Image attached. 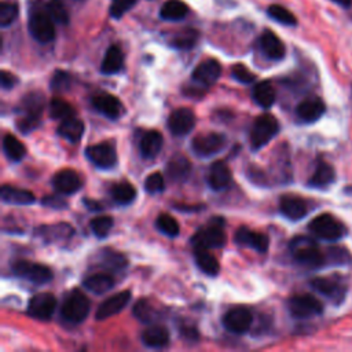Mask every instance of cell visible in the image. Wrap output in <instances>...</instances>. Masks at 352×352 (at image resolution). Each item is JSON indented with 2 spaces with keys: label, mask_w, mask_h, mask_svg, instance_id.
<instances>
[{
  "label": "cell",
  "mask_w": 352,
  "mask_h": 352,
  "mask_svg": "<svg viewBox=\"0 0 352 352\" xmlns=\"http://www.w3.org/2000/svg\"><path fill=\"white\" fill-rule=\"evenodd\" d=\"M44 110V96L40 92H29L21 100L19 113L21 117L16 120V128L28 133L36 129L40 124L41 113Z\"/></svg>",
  "instance_id": "6da1fadb"
},
{
  "label": "cell",
  "mask_w": 352,
  "mask_h": 352,
  "mask_svg": "<svg viewBox=\"0 0 352 352\" xmlns=\"http://www.w3.org/2000/svg\"><path fill=\"white\" fill-rule=\"evenodd\" d=\"M290 252L296 261L316 268L324 263V254L318 243L308 236H296L290 242Z\"/></svg>",
  "instance_id": "7a4b0ae2"
},
{
  "label": "cell",
  "mask_w": 352,
  "mask_h": 352,
  "mask_svg": "<svg viewBox=\"0 0 352 352\" xmlns=\"http://www.w3.org/2000/svg\"><path fill=\"white\" fill-rule=\"evenodd\" d=\"M191 242L195 248H202V249L223 246L226 243V231H224L223 219L214 217L213 220H210V223L201 227L191 238Z\"/></svg>",
  "instance_id": "3957f363"
},
{
  "label": "cell",
  "mask_w": 352,
  "mask_h": 352,
  "mask_svg": "<svg viewBox=\"0 0 352 352\" xmlns=\"http://www.w3.org/2000/svg\"><path fill=\"white\" fill-rule=\"evenodd\" d=\"M311 232L324 241H338L346 234L345 226L329 213H322L314 217L308 226Z\"/></svg>",
  "instance_id": "277c9868"
},
{
  "label": "cell",
  "mask_w": 352,
  "mask_h": 352,
  "mask_svg": "<svg viewBox=\"0 0 352 352\" xmlns=\"http://www.w3.org/2000/svg\"><path fill=\"white\" fill-rule=\"evenodd\" d=\"M279 131L278 120L271 114H261L256 118L252 132L250 144L253 150H260L264 147Z\"/></svg>",
  "instance_id": "5b68a950"
},
{
  "label": "cell",
  "mask_w": 352,
  "mask_h": 352,
  "mask_svg": "<svg viewBox=\"0 0 352 352\" xmlns=\"http://www.w3.org/2000/svg\"><path fill=\"white\" fill-rule=\"evenodd\" d=\"M89 312V300L88 297L78 289L72 290L62 305L60 314L63 319L72 323L82 322Z\"/></svg>",
  "instance_id": "8992f818"
},
{
  "label": "cell",
  "mask_w": 352,
  "mask_h": 352,
  "mask_svg": "<svg viewBox=\"0 0 352 352\" xmlns=\"http://www.w3.org/2000/svg\"><path fill=\"white\" fill-rule=\"evenodd\" d=\"M28 26L33 38L37 40L38 43L45 44L52 41L55 37L54 19L50 16L47 11L34 10L33 12H30Z\"/></svg>",
  "instance_id": "52a82bcc"
},
{
  "label": "cell",
  "mask_w": 352,
  "mask_h": 352,
  "mask_svg": "<svg viewBox=\"0 0 352 352\" xmlns=\"http://www.w3.org/2000/svg\"><path fill=\"white\" fill-rule=\"evenodd\" d=\"M289 312L293 318L307 319L323 312L322 302L311 294H296L287 301Z\"/></svg>",
  "instance_id": "ba28073f"
},
{
  "label": "cell",
  "mask_w": 352,
  "mask_h": 352,
  "mask_svg": "<svg viewBox=\"0 0 352 352\" xmlns=\"http://www.w3.org/2000/svg\"><path fill=\"white\" fill-rule=\"evenodd\" d=\"M12 271L15 275L33 283H47L52 279V271L47 265L26 260L15 261L12 264Z\"/></svg>",
  "instance_id": "9c48e42d"
},
{
  "label": "cell",
  "mask_w": 352,
  "mask_h": 352,
  "mask_svg": "<svg viewBox=\"0 0 352 352\" xmlns=\"http://www.w3.org/2000/svg\"><path fill=\"white\" fill-rule=\"evenodd\" d=\"M226 143H227V140H226L224 135L217 133V132H206V133H201V135L195 136L192 139L191 147L197 155L209 157V155H213V154L219 153L220 150H223Z\"/></svg>",
  "instance_id": "30bf717a"
},
{
  "label": "cell",
  "mask_w": 352,
  "mask_h": 352,
  "mask_svg": "<svg viewBox=\"0 0 352 352\" xmlns=\"http://www.w3.org/2000/svg\"><path fill=\"white\" fill-rule=\"evenodd\" d=\"M87 158L95 164L98 168L109 169L117 162V153L114 144L110 142H103L99 144L88 146L85 150Z\"/></svg>",
  "instance_id": "8fae6325"
},
{
  "label": "cell",
  "mask_w": 352,
  "mask_h": 352,
  "mask_svg": "<svg viewBox=\"0 0 352 352\" xmlns=\"http://www.w3.org/2000/svg\"><path fill=\"white\" fill-rule=\"evenodd\" d=\"M56 298L51 293H40L30 298L28 314L38 320H50L55 312Z\"/></svg>",
  "instance_id": "7c38bea8"
},
{
  "label": "cell",
  "mask_w": 352,
  "mask_h": 352,
  "mask_svg": "<svg viewBox=\"0 0 352 352\" xmlns=\"http://www.w3.org/2000/svg\"><path fill=\"white\" fill-rule=\"evenodd\" d=\"M253 322V316L248 308L236 307L230 309L223 316V324L224 327L235 334H243L246 333Z\"/></svg>",
  "instance_id": "4fadbf2b"
},
{
  "label": "cell",
  "mask_w": 352,
  "mask_h": 352,
  "mask_svg": "<svg viewBox=\"0 0 352 352\" xmlns=\"http://www.w3.org/2000/svg\"><path fill=\"white\" fill-rule=\"evenodd\" d=\"M195 125V114L191 109L180 107L170 113L168 118V128L173 135H187Z\"/></svg>",
  "instance_id": "5bb4252c"
},
{
  "label": "cell",
  "mask_w": 352,
  "mask_h": 352,
  "mask_svg": "<svg viewBox=\"0 0 352 352\" xmlns=\"http://www.w3.org/2000/svg\"><path fill=\"white\" fill-rule=\"evenodd\" d=\"M129 300H131L129 290H122V292H118V293L110 296L102 304H99L95 318L98 320H104L110 316L117 315L118 312H121L124 309V307L129 302Z\"/></svg>",
  "instance_id": "9a60e30c"
},
{
  "label": "cell",
  "mask_w": 352,
  "mask_h": 352,
  "mask_svg": "<svg viewBox=\"0 0 352 352\" xmlns=\"http://www.w3.org/2000/svg\"><path fill=\"white\" fill-rule=\"evenodd\" d=\"M92 104L99 113H102L104 117H107L110 120L120 118L124 111L122 103L114 95L107 94V92L96 94L92 98Z\"/></svg>",
  "instance_id": "2e32d148"
},
{
  "label": "cell",
  "mask_w": 352,
  "mask_h": 352,
  "mask_svg": "<svg viewBox=\"0 0 352 352\" xmlns=\"http://www.w3.org/2000/svg\"><path fill=\"white\" fill-rule=\"evenodd\" d=\"M234 239L238 245L252 248L260 253H265L268 250V245H270L268 236L265 234L252 231L248 227H239L235 232Z\"/></svg>",
  "instance_id": "e0dca14e"
},
{
  "label": "cell",
  "mask_w": 352,
  "mask_h": 352,
  "mask_svg": "<svg viewBox=\"0 0 352 352\" xmlns=\"http://www.w3.org/2000/svg\"><path fill=\"white\" fill-rule=\"evenodd\" d=\"M312 287L333 302H341L345 296V286L336 278H314Z\"/></svg>",
  "instance_id": "ac0fdd59"
},
{
  "label": "cell",
  "mask_w": 352,
  "mask_h": 352,
  "mask_svg": "<svg viewBox=\"0 0 352 352\" xmlns=\"http://www.w3.org/2000/svg\"><path fill=\"white\" fill-rule=\"evenodd\" d=\"M221 74V66L216 59L201 62L192 72V80L204 87H209L217 81Z\"/></svg>",
  "instance_id": "d6986e66"
},
{
  "label": "cell",
  "mask_w": 352,
  "mask_h": 352,
  "mask_svg": "<svg viewBox=\"0 0 352 352\" xmlns=\"http://www.w3.org/2000/svg\"><path fill=\"white\" fill-rule=\"evenodd\" d=\"M52 184L59 192L69 195L77 192L81 188L82 180L80 175L73 169H62L54 175Z\"/></svg>",
  "instance_id": "ffe728a7"
},
{
  "label": "cell",
  "mask_w": 352,
  "mask_h": 352,
  "mask_svg": "<svg viewBox=\"0 0 352 352\" xmlns=\"http://www.w3.org/2000/svg\"><path fill=\"white\" fill-rule=\"evenodd\" d=\"M260 47L267 58L279 60L285 56V45L282 40L270 29H265L260 36Z\"/></svg>",
  "instance_id": "44dd1931"
},
{
  "label": "cell",
  "mask_w": 352,
  "mask_h": 352,
  "mask_svg": "<svg viewBox=\"0 0 352 352\" xmlns=\"http://www.w3.org/2000/svg\"><path fill=\"white\" fill-rule=\"evenodd\" d=\"M324 103L319 98H308L298 103L296 113L297 117L305 122H314L319 120L324 113Z\"/></svg>",
  "instance_id": "7402d4cb"
},
{
  "label": "cell",
  "mask_w": 352,
  "mask_h": 352,
  "mask_svg": "<svg viewBox=\"0 0 352 352\" xmlns=\"http://www.w3.org/2000/svg\"><path fill=\"white\" fill-rule=\"evenodd\" d=\"M279 209L282 214L290 220H300L308 212L305 201L294 195H283L279 202Z\"/></svg>",
  "instance_id": "603a6c76"
},
{
  "label": "cell",
  "mask_w": 352,
  "mask_h": 352,
  "mask_svg": "<svg viewBox=\"0 0 352 352\" xmlns=\"http://www.w3.org/2000/svg\"><path fill=\"white\" fill-rule=\"evenodd\" d=\"M231 182V170L223 161H216L212 164L208 173V184L219 191L226 188Z\"/></svg>",
  "instance_id": "cb8c5ba5"
},
{
  "label": "cell",
  "mask_w": 352,
  "mask_h": 352,
  "mask_svg": "<svg viewBox=\"0 0 352 352\" xmlns=\"http://www.w3.org/2000/svg\"><path fill=\"white\" fill-rule=\"evenodd\" d=\"M1 201L11 205H30L34 202V194L29 190L18 188L14 186H3L0 190Z\"/></svg>",
  "instance_id": "d4e9b609"
},
{
  "label": "cell",
  "mask_w": 352,
  "mask_h": 352,
  "mask_svg": "<svg viewBox=\"0 0 352 352\" xmlns=\"http://www.w3.org/2000/svg\"><path fill=\"white\" fill-rule=\"evenodd\" d=\"M142 341L148 348H165L169 344V331L164 326L153 324L143 331Z\"/></svg>",
  "instance_id": "484cf974"
},
{
  "label": "cell",
  "mask_w": 352,
  "mask_h": 352,
  "mask_svg": "<svg viewBox=\"0 0 352 352\" xmlns=\"http://www.w3.org/2000/svg\"><path fill=\"white\" fill-rule=\"evenodd\" d=\"M124 66V54L118 45H110L104 54L100 65V72L103 74H116Z\"/></svg>",
  "instance_id": "4316f807"
},
{
  "label": "cell",
  "mask_w": 352,
  "mask_h": 352,
  "mask_svg": "<svg viewBox=\"0 0 352 352\" xmlns=\"http://www.w3.org/2000/svg\"><path fill=\"white\" fill-rule=\"evenodd\" d=\"M164 138L158 131L146 132L139 143L140 153L144 158H154L162 148Z\"/></svg>",
  "instance_id": "83f0119b"
},
{
  "label": "cell",
  "mask_w": 352,
  "mask_h": 352,
  "mask_svg": "<svg viewBox=\"0 0 352 352\" xmlns=\"http://www.w3.org/2000/svg\"><path fill=\"white\" fill-rule=\"evenodd\" d=\"M58 133L69 140L70 143H77L84 133V124L81 120L74 118V117H69L60 121V124L58 125Z\"/></svg>",
  "instance_id": "f1b7e54d"
},
{
  "label": "cell",
  "mask_w": 352,
  "mask_h": 352,
  "mask_svg": "<svg viewBox=\"0 0 352 352\" xmlns=\"http://www.w3.org/2000/svg\"><path fill=\"white\" fill-rule=\"evenodd\" d=\"M73 234V228L66 223H58L52 226H41L36 230V235L45 241H59L67 239Z\"/></svg>",
  "instance_id": "f546056e"
},
{
  "label": "cell",
  "mask_w": 352,
  "mask_h": 352,
  "mask_svg": "<svg viewBox=\"0 0 352 352\" xmlns=\"http://www.w3.org/2000/svg\"><path fill=\"white\" fill-rule=\"evenodd\" d=\"M334 177H336V175H334L333 166L329 165L327 162L320 161L316 165V168H315V170H314V173H312V176H311V179L308 182V184L311 187L322 188V187H326V186L331 184L334 182Z\"/></svg>",
  "instance_id": "4dcf8cb0"
},
{
  "label": "cell",
  "mask_w": 352,
  "mask_h": 352,
  "mask_svg": "<svg viewBox=\"0 0 352 352\" xmlns=\"http://www.w3.org/2000/svg\"><path fill=\"white\" fill-rule=\"evenodd\" d=\"M195 263L198 268L205 272L206 275L214 276L220 271V265L217 258L209 253V249H202V248H195Z\"/></svg>",
  "instance_id": "1f68e13d"
},
{
  "label": "cell",
  "mask_w": 352,
  "mask_h": 352,
  "mask_svg": "<svg viewBox=\"0 0 352 352\" xmlns=\"http://www.w3.org/2000/svg\"><path fill=\"white\" fill-rule=\"evenodd\" d=\"M82 285L94 294H103L114 286V278L109 274H95L84 279Z\"/></svg>",
  "instance_id": "d6a6232c"
},
{
  "label": "cell",
  "mask_w": 352,
  "mask_h": 352,
  "mask_svg": "<svg viewBox=\"0 0 352 352\" xmlns=\"http://www.w3.org/2000/svg\"><path fill=\"white\" fill-rule=\"evenodd\" d=\"M275 98L276 92L270 81H260L258 84H256L253 89V99L258 106H261L263 109H268L275 103Z\"/></svg>",
  "instance_id": "836d02e7"
},
{
  "label": "cell",
  "mask_w": 352,
  "mask_h": 352,
  "mask_svg": "<svg viewBox=\"0 0 352 352\" xmlns=\"http://www.w3.org/2000/svg\"><path fill=\"white\" fill-rule=\"evenodd\" d=\"M191 172V164L190 161L183 155H175L169 162L166 168V173L172 180L180 182L188 177Z\"/></svg>",
  "instance_id": "e575fe53"
},
{
  "label": "cell",
  "mask_w": 352,
  "mask_h": 352,
  "mask_svg": "<svg viewBox=\"0 0 352 352\" xmlns=\"http://www.w3.org/2000/svg\"><path fill=\"white\" fill-rule=\"evenodd\" d=\"M3 151L7 155V158L14 162L21 161L26 154V148L23 143H21V140L11 133L4 135L3 138Z\"/></svg>",
  "instance_id": "d590c367"
},
{
  "label": "cell",
  "mask_w": 352,
  "mask_h": 352,
  "mask_svg": "<svg viewBox=\"0 0 352 352\" xmlns=\"http://www.w3.org/2000/svg\"><path fill=\"white\" fill-rule=\"evenodd\" d=\"M133 315L144 323H150L154 322L157 318H160L161 311L160 308H155L154 302L146 298L139 300L135 305H133Z\"/></svg>",
  "instance_id": "8d00e7d4"
},
{
  "label": "cell",
  "mask_w": 352,
  "mask_h": 352,
  "mask_svg": "<svg viewBox=\"0 0 352 352\" xmlns=\"http://www.w3.org/2000/svg\"><path fill=\"white\" fill-rule=\"evenodd\" d=\"M188 12L187 6L180 0H168L160 11V16L165 21H180Z\"/></svg>",
  "instance_id": "74e56055"
},
{
  "label": "cell",
  "mask_w": 352,
  "mask_h": 352,
  "mask_svg": "<svg viewBox=\"0 0 352 352\" xmlns=\"http://www.w3.org/2000/svg\"><path fill=\"white\" fill-rule=\"evenodd\" d=\"M111 195L118 205H129L136 198V190L131 183L121 182L113 187Z\"/></svg>",
  "instance_id": "f35d334b"
},
{
  "label": "cell",
  "mask_w": 352,
  "mask_h": 352,
  "mask_svg": "<svg viewBox=\"0 0 352 352\" xmlns=\"http://www.w3.org/2000/svg\"><path fill=\"white\" fill-rule=\"evenodd\" d=\"M198 38V32L195 29H184L182 32H177L172 40H170V45L179 50H190L195 45Z\"/></svg>",
  "instance_id": "ab89813d"
},
{
  "label": "cell",
  "mask_w": 352,
  "mask_h": 352,
  "mask_svg": "<svg viewBox=\"0 0 352 352\" xmlns=\"http://www.w3.org/2000/svg\"><path fill=\"white\" fill-rule=\"evenodd\" d=\"M50 116L55 120H65L69 117H74V109L70 103L63 99L54 98L50 103Z\"/></svg>",
  "instance_id": "60d3db41"
},
{
  "label": "cell",
  "mask_w": 352,
  "mask_h": 352,
  "mask_svg": "<svg viewBox=\"0 0 352 352\" xmlns=\"http://www.w3.org/2000/svg\"><path fill=\"white\" fill-rule=\"evenodd\" d=\"M155 227L158 228V231H161L162 234L168 235V236H177L180 227L179 223L176 221V219L168 213H161L157 220H155Z\"/></svg>",
  "instance_id": "b9f144b4"
},
{
  "label": "cell",
  "mask_w": 352,
  "mask_h": 352,
  "mask_svg": "<svg viewBox=\"0 0 352 352\" xmlns=\"http://www.w3.org/2000/svg\"><path fill=\"white\" fill-rule=\"evenodd\" d=\"M267 14L276 22L282 23V25H287V26H294L297 23L296 16L285 7L279 6V4H272L268 7Z\"/></svg>",
  "instance_id": "7bdbcfd3"
},
{
  "label": "cell",
  "mask_w": 352,
  "mask_h": 352,
  "mask_svg": "<svg viewBox=\"0 0 352 352\" xmlns=\"http://www.w3.org/2000/svg\"><path fill=\"white\" fill-rule=\"evenodd\" d=\"M47 12L55 23L66 25L69 22V12L62 0H50L47 3Z\"/></svg>",
  "instance_id": "ee69618b"
},
{
  "label": "cell",
  "mask_w": 352,
  "mask_h": 352,
  "mask_svg": "<svg viewBox=\"0 0 352 352\" xmlns=\"http://www.w3.org/2000/svg\"><path fill=\"white\" fill-rule=\"evenodd\" d=\"M89 227L92 230V232L99 236V238H103L109 234V231L111 230L113 227V219L110 216H98L95 219L91 220L89 223Z\"/></svg>",
  "instance_id": "f6af8a7d"
},
{
  "label": "cell",
  "mask_w": 352,
  "mask_h": 352,
  "mask_svg": "<svg viewBox=\"0 0 352 352\" xmlns=\"http://www.w3.org/2000/svg\"><path fill=\"white\" fill-rule=\"evenodd\" d=\"M18 16V7L14 3L10 1H1L0 3V26L7 28L11 25Z\"/></svg>",
  "instance_id": "bcb514c9"
},
{
  "label": "cell",
  "mask_w": 352,
  "mask_h": 352,
  "mask_svg": "<svg viewBox=\"0 0 352 352\" xmlns=\"http://www.w3.org/2000/svg\"><path fill=\"white\" fill-rule=\"evenodd\" d=\"M70 84H72V77L67 72H63V70H56L51 78V89L55 91V92H63L66 89L70 88Z\"/></svg>",
  "instance_id": "7dc6e473"
},
{
  "label": "cell",
  "mask_w": 352,
  "mask_h": 352,
  "mask_svg": "<svg viewBox=\"0 0 352 352\" xmlns=\"http://www.w3.org/2000/svg\"><path fill=\"white\" fill-rule=\"evenodd\" d=\"M138 0H111L110 4V15L114 19H120L126 11H129Z\"/></svg>",
  "instance_id": "c3c4849f"
},
{
  "label": "cell",
  "mask_w": 352,
  "mask_h": 352,
  "mask_svg": "<svg viewBox=\"0 0 352 352\" xmlns=\"http://www.w3.org/2000/svg\"><path fill=\"white\" fill-rule=\"evenodd\" d=\"M164 176L160 172H154L150 173L146 180H144V188L147 192L155 194V192H161L164 190Z\"/></svg>",
  "instance_id": "681fc988"
},
{
  "label": "cell",
  "mask_w": 352,
  "mask_h": 352,
  "mask_svg": "<svg viewBox=\"0 0 352 352\" xmlns=\"http://www.w3.org/2000/svg\"><path fill=\"white\" fill-rule=\"evenodd\" d=\"M232 76L235 80H238L239 82H243V84H250L256 78V76L242 63H236L232 66Z\"/></svg>",
  "instance_id": "f907efd6"
},
{
  "label": "cell",
  "mask_w": 352,
  "mask_h": 352,
  "mask_svg": "<svg viewBox=\"0 0 352 352\" xmlns=\"http://www.w3.org/2000/svg\"><path fill=\"white\" fill-rule=\"evenodd\" d=\"M103 265L111 270H121L122 267L126 265V260L122 254L116 253V252H109L104 253V260H103Z\"/></svg>",
  "instance_id": "816d5d0a"
},
{
  "label": "cell",
  "mask_w": 352,
  "mask_h": 352,
  "mask_svg": "<svg viewBox=\"0 0 352 352\" xmlns=\"http://www.w3.org/2000/svg\"><path fill=\"white\" fill-rule=\"evenodd\" d=\"M0 84H1L3 89H11L18 84V78L12 73H10L7 70H1L0 72Z\"/></svg>",
  "instance_id": "f5cc1de1"
},
{
  "label": "cell",
  "mask_w": 352,
  "mask_h": 352,
  "mask_svg": "<svg viewBox=\"0 0 352 352\" xmlns=\"http://www.w3.org/2000/svg\"><path fill=\"white\" fill-rule=\"evenodd\" d=\"M43 205L54 208V209H63V208L67 206V202L63 198L58 197V195H47L43 199Z\"/></svg>",
  "instance_id": "db71d44e"
},
{
  "label": "cell",
  "mask_w": 352,
  "mask_h": 352,
  "mask_svg": "<svg viewBox=\"0 0 352 352\" xmlns=\"http://www.w3.org/2000/svg\"><path fill=\"white\" fill-rule=\"evenodd\" d=\"M180 331H182V334L186 337V338H192V340H195V338H198V331L194 329V327H190V326H183L182 329H180Z\"/></svg>",
  "instance_id": "11a10c76"
},
{
  "label": "cell",
  "mask_w": 352,
  "mask_h": 352,
  "mask_svg": "<svg viewBox=\"0 0 352 352\" xmlns=\"http://www.w3.org/2000/svg\"><path fill=\"white\" fill-rule=\"evenodd\" d=\"M84 204L88 206V209H91V210H100V205L98 204V202H94V201H91V199H84Z\"/></svg>",
  "instance_id": "9f6ffc18"
},
{
  "label": "cell",
  "mask_w": 352,
  "mask_h": 352,
  "mask_svg": "<svg viewBox=\"0 0 352 352\" xmlns=\"http://www.w3.org/2000/svg\"><path fill=\"white\" fill-rule=\"evenodd\" d=\"M334 3H337V4H340L341 7H344V8H348V7H351V4H352V0H333Z\"/></svg>",
  "instance_id": "6f0895ef"
}]
</instances>
